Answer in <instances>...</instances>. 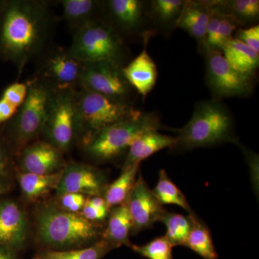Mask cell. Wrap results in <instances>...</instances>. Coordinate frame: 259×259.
Returning <instances> with one entry per match:
<instances>
[{
  "mask_svg": "<svg viewBox=\"0 0 259 259\" xmlns=\"http://www.w3.org/2000/svg\"><path fill=\"white\" fill-rule=\"evenodd\" d=\"M122 71L131 88L144 97H147L156 85L157 67L146 47L134 60L122 67Z\"/></svg>",
  "mask_w": 259,
  "mask_h": 259,
  "instance_id": "2e32d148",
  "label": "cell"
},
{
  "mask_svg": "<svg viewBox=\"0 0 259 259\" xmlns=\"http://www.w3.org/2000/svg\"><path fill=\"white\" fill-rule=\"evenodd\" d=\"M105 181L100 170L93 166L73 163L63 169L56 194L74 193L101 196L105 191Z\"/></svg>",
  "mask_w": 259,
  "mask_h": 259,
  "instance_id": "4fadbf2b",
  "label": "cell"
},
{
  "mask_svg": "<svg viewBox=\"0 0 259 259\" xmlns=\"http://www.w3.org/2000/svg\"><path fill=\"white\" fill-rule=\"evenodd\" d=\"M122 68L110 62L83 64L79 87L130 104L129 99L134 89L125 79Z\"/></svg>",
  "mask_w": 259,
  "mask_h": 259,
  "instance_id": "30bf717a",
  "label": "cell"
},
{
  "mask_svg": "<svg viewBox=\"0 0 259 259\" xmlns=\"http://www.w3.org/2000/svg\"><path fill=\"white\" fill-rule=\"evenodd\" d=\"M18 109V107L0 98V125L11 120Z\"/></svg>",
  "mask_w": 259,
  "mask_h": 259,
  "instance_id": "8d00e7d4",
  "label": "cell"
},
{
  "mask_svg": "<svg viewBox=\"0 0 259 259\" xmlns=\"http://www.w3.org/2000/svg\"><path fill=\"white\" fill-rule=\"evenodd\" d=\"M161 223L166 227L165 237L173 246H184L192 228V221L188 216L167 211Z\"/></svg>",
  "mask_w": 259,
  "mask_h": 259,
  "instance_id": "f1b7e54d",
  "label": "cell"
},
{
  "mask_svg": "<svg viewBox=\"0 0 259 259\" xmlns=\"http://www.w3.org/2000/svg\"><path fill=\"white\" fill-rule=\"evenodd\" d=\"M235 38L248 46L252 50L259 53L258 25H254L245 29H239L236 32Z\"/></svg>",
  "mask_w": 259,
  "mask_h": 259,
  "instance_id": "836d02e7",
  "label": "cell"
},
{
  "mask_svg": "<svg viewBox=\"0 0 259 259\" xmlns=\"http://www.w3.org/2000/svg\"><path fill=\"white\" fill-rule=\"evenodd\" d=\"M61 5L63 18L71 32L100 19L99 13L103 8L100 2L94 0H64Z\"/></svg>",
  "mask_w": 259,
  "mask_h": 259,
  "instance_id": "ffe728a7",
  "label": "cell"
},
{
  "mask_svg": "<svg viewBox=\"0 0 259 259\" xmlns=\"http://www.w3.org/2000/svg\"><path fill=\"white\" fill-rule=\"evenodd\" d=\"M161 128V120L153 112L139 115L116 122L100 130L83 140L84 148L91 157L98 161H108L128 149L140 135Z\"/></svg>",
  "mask_w": 259,
  "mask_h": 259,
  "instance_id": "8992f818",
  "label": "cell"
},
{
  "mask_svg": "<svg viewBox=\"0 0 259 259\" xmlns=\"http://www.w3.org/2000/svg\"><path fill=\"white\" fill-rule=\"evenodd\" d=\"M28 93V85L25 83L10 84L3 92L1 98L12 105L19 107L23 103Z\"/></svg>",
  "mask_w": 259,
  "mask_h": 259,
  "instance_id": "d6a6232c",
  "label": "cell"
},
{
  "mask_svg": "<svg viewBox=\"0 0 259 259\" xmlns=\"http://www.w3.org/2000/svg\"><path fill=\"white\" fill-rule=\"evenodd\" d=\"M217 5L221 11L231 17L237 25L251 23L258 18V0L217 2Z\"/></svg>",
  "mask_w": 259,
  "mask_h": 259,
  "instance_id": "83f0119b",
  "label": "cell"
},
{
  "mask_svg": "<svg viewBox=\"0 0 259 259\" xmlns=\"http://www.w3.org/2000/svg\"><path fill=\"white\" fill-rule=\"evenodd\" d=\"M153 192L162 205H176L188 212L194 214L185 194L168 177L164 169L160 170L158 180Z\"/></svg>",
  "mask_w": 259,
  "mask_h": 259,
  "instance_id": "484cf974",
  "label": "cell"
},
{
  "mask_svg": "<svg viewBox=\"0 0 259 259\" xmlns=\"http://www.w3.org/2000/svg\"><path fill=\"white\" fill-rule=\"evenodd\" d=\"M209 15L207 2L185 1L176 25L188 32L197 40L199 46L204 48Z\"/></svg>",
  "mask_w": 259,
  "mask_h": 259,
  "instance_id": "d6986e66",
  "label": "cell"
},
{
  "mask_svg": "<svg viewBox=\"0 0 259 259\" xmlns=\"http://www.w3.org/2000/svg\"><path fill=\"white\" fill-rule=\"evenodd\" d=\"M132 231V219L126 204L114 207L109 217L103 239L115 248L122 245L131 246L129 238Z\"/></svg>",
  "mask_w": 259,
  "mask_h": 259,
  "instance_id": "7402d4cb",
  "label": "cell"
},
{
  "mask_svg": "<svg viewBox=\"0 0 259 259\" xmlns=\"http://www.w3.org/2000/svg\"><path fill=\"white\" fill-rule=\"evenodd\" d=\"M236 26V22L231 17L222 12V16H221L217 38H216L215 51H221L225 44L233 38V33Z\"/></svg>",
  "mask_w": 259,
  "mask_h": 259,
  "instance_id": "1f68e13d",
  "label": "cell"
},
{
  "mask_svg": "<svg viewBox=\"0 0 259 259\" xmlns=\"http://www.w3.org/2000/svg\"><path fill=\"white\" fill-rule=\"evenodd\" d=\"M37 226L40 241L56 249L80 247L91 243L98 236L95 225L81 214L51 204L38 209Z\"/></svg>",
  "mask_w": 259,
  "mask_h": 259,
  "instance_id": "277c9868",
  "label": "cell"
},
{
  "mask_svg": "<svg viewBox=\"0 0 259 259\" xmlns=\"http://www.w3.org/2000/svg\"><path fill=\"white\" fill-rule=\"evenodd\" d=\"M233 131V117L225 105L217 100L199 102L190 120L177 131L174 148L187 151L223 143L238 144Z\"/></svg>",
  "mask_w": 259,
  "mask_h": 259,
  "instance_id": "7a4b0ae2",
  "label": "cell"
},
{
  "mask_svg": "<svg viewBox=\"0 0 259 259\" xmlns=\"http://www.w3.org/2000/svg\"><path fill=\"white\" fill-rule=\"evenodd\" d=\"M39 67V77L52 83L58 90L79 86L83 63L72 57L68 50L53 48L44 54Z\"/></svg>",
  "mask_w": 259,
  "mask_h": 259,
  "instance_id": "7c38bea8",
  "label": "cell"
},
{
  "mask_svg": "<svg viewBox=\"0 0 259 259\" xmlns=\"http://www.w3.org/2000/svg\"><path fill=\"white\" fill-rule=\"evenodd\" d=\"M63 170L50 175H34L22 172L18 175L19 185L24 197L30 201L36 200L42 196L56 190Z\"/></svg>",
  "mask_w": 259,
  "mask_h": 259,
  "instance_id": "cb8c5ba5",
  "label": "cell"
},
{
  "mask_svg": "<svg viewBox=\"0 0 259 259\" xmlns=\"http://www.w3.org/2000/svg\"><path fill=\"white\" fill-rule=\"evenodd\" d=\"M206 81L215 99L246 96L253 87L252 76L233 69L219 51H206Z\"/></svg>",
  "mask_w": 259,
  "mask_h": 259,
  "instance_id": "9c48e42d",
  "label": "cell"
},
{
  "mask_svg": "<svg viewBox=\"0 0 259 259\" xmlns=\"http://www.w3.org/2000/svg\"><path fill=\"white\" fill-rule=\"evenodd\" d=\"M76 90H58L42 134L47 142L65 152L78 135Z\"/></svg>",
  "mask_w": 259,
  "mask_h": 259,
  "instance_id": "ba28073f",
  "label": "cell"
},
{
  "mask_svg": "<svg viewBox=\"0 0 259 259\" xmlns=\"http://www.w3.org/2000/svg\"><path fill=\"white\" fill-rule=\"evenodd\" d=\"M33 259H42V258H40V257L37 256H37H36V257H35V258H33Z\"/></svg>",
  "mask_w": 259,
  "mask_h": 259,
  "instance_id": "b9f144b4",
  "label": "cell"
},
{
  "mask_svg": "<svg viewBox=\"0 0 259 259\" xmlns=\"http://www.w3.org/2000/svg\"><path fill=\"white\" fill-rule=\"evenodd\" d=\"M54 23L44 2L8 1L0 16V59L14 64L20 76L29 61L47 47Z\"/></svg>",
  "mask_w": 259,
  "mask_h": 259,
  "instance_id": "6da1fadb",
  "label": "cell"
},
{
  "mask_svg": "<svg viewBox=\"0 0 259 259\" xmlns=\"http://www.w3.org/2000/svg\"><path fill=\"white\" fill-rule=\"evenodd\" d=\"M78 135L88 139L100 130L141 113L131 104L81 89L76 91Z\"/></svg>",
  "mask_w": 259,
  "mask_h": 259,
  "instance_id": "52a82bcc",
  "label": "cell"
},
{
  "mask_svg": "<svg viewBox=\"0 0 259 259\" xmlns=\"http://www.w3.org/2000/svg\"><path fill=\"white\" fill-rule=\"evenodd\" d=\"M111 22L107 23L116 30L134 32L144 20V4L139 0H110L104 3Z\"/></svg>",
  "mask_w": 259,
  "mask_h": 259,
  "instance_id": "e0dca14e",
  "label": "cell"
},
{
  "mask_svg": "<svg viewBox=\"0 0 259 259\" xmlns=\"http://www.w3.org/2000/svg\"><path fill=\"white\" fill-rule=\"evenodd\" d=\"M20 164L23 172L50 175L64 165L62 152L47 141L32 143L22 149Z\"/></svg>",
  "mask_w": 259,
  "mask_h": 259,
  "instance_id": "5bb4252c",
  "label": "cell"
},
{
  "mask_svg": "<svg viewBox=\"0 0 259 259\" xmlns=\"http://www.w3.org/2000/svg\"><path fill=\"white\" fill-rule=\"evenodd\" d=\"M62 209L72 213L79 212L86 203L84 195L81 194L68 193L60 196Z\"/></svg>",
  "mask_w": 259,
  "mask_h": 259,
  "instance_id": "e575fe53",
  "label": "cell"
},
{
  "mask_svg": "<svg viewBox=\"0 0 259 259\" xmlns=\"http://www.w3.org/2000/svg\"><path fill=\"white\" fill-rule=\"evenodd\" d=\"M27 85L26 97L9 120L8 130L10 141L21 150L44 132L58 91L52 83L39 76L30 80Z\"/></svg>",
  "mask_w": 259,
  "mask_h": 259,
  "instance_id": "3957f363",
  "label": "cell"
},
{
  "mask_svg": "<svg viewBox=\"0 0 259 259\" xmlns=\"http://www.w3.org/2000/svg\"><path fill=\"white\" fill-rule=\"evenodd\" d=\"M189 217L192 221V228L184 246L190 248L203 259H218L217 250L208 227L195 213L189 214Z\"/></svg>",
  "mask_w": 259,
  "mask_h": 259,
  "instance_id": "603a6c76",
  "label": "cell"
},
{
  "mask_svg": "<svg viewBox=\"0 0 259 259\" xmlns=\"http://www.w3.org/2000/svg\"><path fill=\"white\" fill-rule=\"evenodd\" d=\"M133 222L132 233H140L161 222L167 212L139 171L136 183L125 202Z\"/></svg>",
  "mask_w": 259,
  "mask_h": 259,
  "instance_id": "8fae6325",
  "label": "cell"
},
{
  "mask_svg": "<svg viewBox=\"0 0 259 259\" xmlns=\"http://www.w3.org/2000/svg\"><path fill=\"white\" fill-rule=\"evenodd\" d=\"M140 163L122 167L117 180L106 187L104 199L108 207H116L125 203L139 173Z\"/></svg>",
  "mask_w": 259,
  "mask_h": 259,
  "instance_id": "d4e9b609",
  "label": "cell"
},
{
  "mask_svg": "<svg viewBox=\"0 0 259 259\" xmlns=\"http://www.w3.org/2000/svg\"><path fill=\"white\" fill-rule=\"evenodd\" d=\"M13 251L7 247L0 246V259H16Z\"/></svg>",
  "mask_w": 259,
  "mask_h": 259,
  "instance_id": "f35d334b",
  "label": "cell"
},
{
  "mask_svg": "<svg viewBox=\"0 0 259 259\" xmlns=\"http://www.w3.org/2000/svg\"><path fill=\"white\" fill-rule=\"evenodd\" d=\"M135 253L147 259H173V245L165 236L157 237L144 245H132Z\"/></svg>",
  "mask_w": 259,
  "mask_h": 259,
  "instance_id": "f546056e",
  "label": "cell"
},
{
  "mask_svg": "<svg viewBox=\"0 0 259 259\" xmlns=\"http://www.w3.org/2000/svg\"><path fill=\"white\" fill-rule=\"evenodd\" d=\"M114 248L113 245L102 239L86 248L47 250L37 256L42 259H102Z\"/></svg>",
  "mask_w": 259,
  "mask_h": 259,
  "instance_id": "4316f807",
  "label": "cell"
},
{
  "mask_svg": "<svg viewBox=\"0 0 259 259\" xmlns=\"http://www.w3.org/2000/svg\"><path fill=\"white\" fill-rule=\"evenodd\" d=\"M28 235L26 217L18 204L12 200H0V246L19 249Z\"/></svg>",
  "mask_w": 259,
  "mask_h": 259,
  "instance_id": "9a60e30c",
  "label": "cell"
},
{
  "mask_svg": "<svg viewBox=\"0 0 259 259\" xmlns=\"http://www.w3.org/2000/svg\"><path fill=\"white\" fill-rule=\"evenodd\" d=\"M109 209H110L109 207L98 208V207H93L86 202L85 205L83 206L81 215L90 222L101 221L108 216Z\"/></svg>",
  "mask_w": 259,
  "mask_h": 259,
  "instance_id": "d590c367",
  "label": "cell"
},
{
  "mask_svg": "<svg viewBox=\"0 0 259 259\" xmlns=\"http://www.w3.org/2000/svg\"><path fill=\"white\" fill-rule=\"evenodd\" d=\"M8 190V187L5 183L0 181V195L6 192Z\"/></svg>",
  "mask_w": 259,
  "mask_h": 259,
  "instance_id": "60d3db41",
  "label": "cell"
},
{
  "mask_svg": "<svg viewBox=\"0 0 259 259\" xmlns=\"http://www.w3.org/2000/svg\"><path fill=\"white\" fill-rule=\"evenodd\" d=\"M72 42L68 52L83 63L110 62L121 67L125 49L120 34L101 19L71 32Z\"/></svg>",
  "mask_w": 259,
  "mask_h": 259,
  "instance_id": "5b68a950",
  "label": "cell"
},
{
  "mask_svg": "<svg viewBox=\"0 0 259 259\" xmlns=\"http://www.w3.org/2000/svg\"><path fill=\"white\" fill-rule=\"evenodd\" d=\"M182 0H156L153 2L152 10L156 18L163 24H169L178 20L185 6Z\"/></svg>",
  "mask_w": 259,
  "mask_h": 259,
  "instance_id": "4dcf8cb0",
  "label": "cell"
},
{
  "mask_svg": "<svg viewBox=\"0 0 259 259\" xmlns=\"http://www.w3.org/2000/svg\"><path fill=\"white\" fill-rule=\"evenodd\" d=\"M8 1H4V0H0V16L3 14V12L8 5Z\"/></svg>",
  "mask_w": 259,
  "mask_h": 259,
  "instance_id": "ab89813d",
  "label": "cell"
},
{
  "mask_svg": "<svg viewBox=\"0 0 259 259\" xmlns=\"http://www.w3.org/2000/svg\"><path fill=\"white\" fill-rule=\"evenodd\" d=\"M177 143V137L160 134L158 131H150L140 135L127 149L123 167L141 164V161L161 150L175 148Z\"/></svg>",
  "mask_w": 259,
  "mask_h": 259,
  "instance_id": "ac0fdd59",
  "label": "cell"
},
{
  "mask_svg": "<svg viewBox=\"0 0 259 259\" xmlns=\"http://www.w3.org/2000/svg\"><path fill=\"white\" fill-rule=\"evenodd\" d=\"M222 51L227 62L238 72L253 76L258 68V53L236 38H232L225 44Z\"/></svg>",
  "mask_w": 259,
  "mask_h": 259,
  "instance_id": "44dd1931",
  "label": "cell"
},
{
  "mask_svg": "<svg viewBox=\"0 0 259 259\" xmlns=\"http://www.w3.org/2000/svg\"><path fill=\"white\" fill-rule=\"evenodd\" d=\"M10 158L9 148L3 139H0V174L5 171Z\"/></svg>",
  "mask_w": 259,
  "mask_h": 259,
  "instance_id": "74e56055",
  "label": "cell"
}]
</instances>
